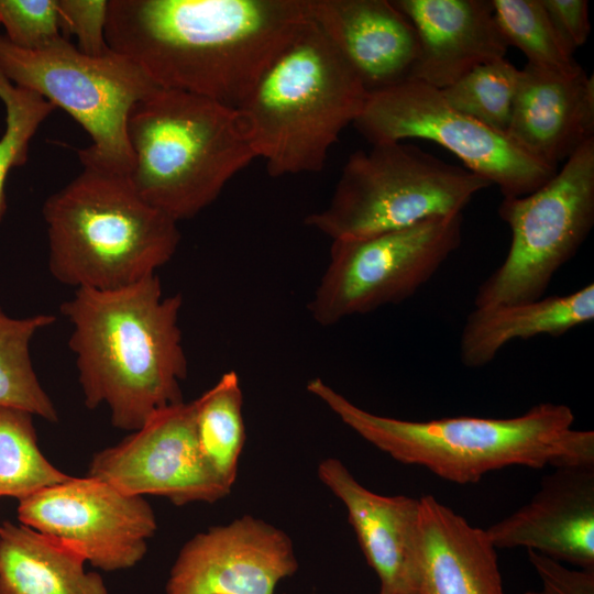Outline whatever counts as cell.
I'll return each instance as SVG.
<instances>
[{
  "label": "cell",
  "mask_w": 594,
  "mask_h": 594,
  "mask_svg": "<svg viewBox=\"0 0 594 594\" xmlns=\"http://www.w3.org/2000/svg\"><path fill=\"white\" fill-rule=\"evenodd\" d=\"M311 20L309 0H110L106 40L156 87L240 109Z\"/></svg>",
  "instance_id": "cell-1"
},
{
  "label": "cell",
  "mask_w": 594,
  "mask_h": 594,
  "mask_svg": "<svg viewBox=\"0 0 594 594\" xmlns=\"http://www.w3.org/2000/svg\"><path fill=\"white\" fill-rule=\"evenodd\" d=\"M182 306L180 294L164 295L157 274L117 289H74L61 305L84 403L107 406L116 428L134 432L184 402Z\"/></svg>",
  "instance_id": "cell-2"
},
{
  "label": "cell",
  "mask_w": 594,
  "mask_h": 594,
  "mask_svg": "<svg viewBox=\"0 0 594 594\" xmlns=\"http://www.w3.org/2000/svg\"><path fill=\"white\" fill-rule=\"evenodd\" d=\"M307 391L344 425L394 460L455 483H477L507 466L594 464V432L573 428L562 404L541 403L513 418L403 420L370 413L314 377Z\"/></svg>",
  "instance_id": "cell-3"
},
{
  "label": "cell",
  "mask_w": 594,
  "mask_h": 594,
  "mask_svg": "<svg viewBox=\"0 0 594 594\" xmlns=\"http://www.w3.org/2000/svg\"><path fill=\"white\" fill-rule=\"evenodd\" d=\"M47 264L58 283L109 290L157 274L180 242L177 221L145 201L129 175L92 166L48 196Z\"/></svg>",
  "instance_id": "cell-4"
},
{
  "label": "cell",
  "mask_w": 594,
  "mask_h": 594,
  "mask_svg": "<svg viewBox=\"0 0 594 594\" xmlns=\"http://www.w3.org/2000/svg\"><path fill=\"white\" fill-rule=\"evenodd\" d=\"M129 178L175 221L196 217L257 157L243 113L215 100L157 88L131 109Z\"/></svg>",
  "instance_id": "cell-5"
},
{
  "label": "cell",
  "mask_w": 594,
  "mask_h": 594,
  "mask_svg": "<svg viewBox=\"0 0 594 594\" xmlns=\"http://www.w3.org/2000/svg\"><path fill=\"white\" fill-rule=\"evenodd\" d=\"M367 91L311 20L279 53L239 109L271 176L318 173Z\"/></svg>",
  "instance_id": "cell-6"
},
{
  "label": "cell",
  "mask_w": 594,
  "mask_h": 594,
  "mask_svg": "<svg viewBox=\"0 0 594 594\" xmlns=\"http://www.w3.org/2000/svg\"><path fill=\"white\" fill-rule=\"evenodd\" d=\"M491 183L403 142L372 145L345 162L328 205L305 224L332 241L362 239L462 213Z\"/></svg>",
  "instance_id": "cell-7"
},
{
  "label": "cell",
  "mask_w": 594,
  "mask_h": 594,
  "mask_svg": "<svg viewBox=\"0 0 594 594\" xmlns=\"http://www.w3.org/2000/svg\"><path fill=\"white\" fill-rule=\"evenodd\" d=\"M0 72L82 127L91 140L78 151L82 166L131 173L128 118L139 100L158 88L132 61L112 50L100 56L84 54L64 36L45 47L24 50L0 35Z\"/></svg>",
  "instance_id": "cell-8"
},
{
  "label": "cell",
  "mask_w": 594,
  "mask_h": 594,
  "mask_svg": "<svg viewBox=\"0 0 594 594\" xmlns=\"http://www.w3.org/2000/svg\"><path fill=\"white\" fill-rule=\"evenodd\" d=\"M498 213L512 242L502 265L479 287L476 308L543 297L557 271L578 252L594 224V139L537 190L503 198Z\"/></svg>",
  "instance_id": "cell-9"
},
{
  "label": "cell",
  "mask_w": 594,
  "mask_h": 594,
  "mask_svg": "<svg viewBox=\"0 0 594 594\" xmlns=\"http://www.w3.org/2000/svg\"><path fill=\"white\" fill-rule=\"evenodd\" d=\"M462 213L429 218L362 239L332 241L329 263L308 304L322 327L399 304L459 249Z\"/></svg>",
  "instance_id": "cell-10"
},
{
  "label": "cell",
  "mask_w": 594,
  "mask_h": 594,
  "mask_svg": "<svg viewBox=\"0 0 594 594\" xmlns=\"http://www.w3.org/2000/svg\"><path fill=\"white\" fill-rule=\"evenodd\" d=\"M353 125L372 145L432 141L496 185L504 198L528 195L557 173V167L534 158L507 134L453 109L440 89L413 79L369 92Z\"/></svg>",
  "instance_id": "cell-11"
},
{
  "label": "cell",
  "mask_w": 594,
  "mask_h": 594,
  "mask_svg": "<svg viewBox=\"0 0 594 594\" xmlns=\"http://www.w3.org/2000/svg\"><path fill=\"white\" fill-rule=\"evenodd\" d=\"M18 518L107 572L139 563L157 529L155 514L143 496L89 475L69 476L20 499Z\"/></svg>",
  "instance_id": "cell-12"
},
{
  "label": "cell",
  "mask_w": 594,
  "mask_h": 594,
  "mask_svg": "<svg viewBox=\"0 0 594 594\" xmlns=\"http://www.w3.org/2000/svg\"><path fill=\"white\" fill-rule=\"evenodd\" d=\"M88 475L127 494L163 496L177 506L215 503L231 491L201 455L194 400L158 413L117 446L96 453Z\"/></svg>",
  "instance_id": "cell-13"
},
{
  "label": "cell",
  "mask_w": 594,
  "mask_h": 594,
  "mask_svg": "<svg viewBox=\"0 0 594 594\" xmlns=\"http://www.w3.org/2000/svg\"><path fill=\"white\" fill-rule=\"evenodd\" d=\"M297 570L289 536L244 515L190 538L169 571L165 594H274Z\"/></svg>",
  "instance_id": "cell-14"
},
{
  "label": "cell",
  "mask_w": 594,
  "mask_h": 594,
  "mask_svg": "<svg viewBox=\"0 0 594 594\" xmlns=\"http://www.w3.org/2000/svg\"><path fill=\"white\" fill-rule=\"evenodd\" d=\"M485 530L496 549L594 569V464L554 468L527 504Z\"/></svg>",
  "instance_id": "cell-15"
},
{
  "label": "cell",
  "mask_w": 594,
  "mask_h": 594,
  "mask_svg": "<svg viewBox=\"0 0 594 594\" xmlns=\"http://www.w3.org/2000/svg\"><path fill=\"white\" fill-rule=\"evenodd\" d=\"M318 477L344 505L380 594H418L419 498L374 493L337 458L319 463Z\"/></svg>",
  "instance_id": "cell-16"
},
{
  "label": "cell",
  "mask_w": 594,
  "mask_h": 594,
  "mask_svg": "<svg viewBox=\"0 0 594 594\" xmlns=\"http://www.w3.org/2000/svg\"><path fill=\"white\" fill-rule=\"evenodd\" d=\"M506 134L534 158L557 167L594 139V77L580 65L552 72L526 64Z\"/></svg>",
  "instance_id": "cell-17"
},
{
  "label": "cell",
  "mask_w": 594,
  "mask_h": 594,
  "mask_svg": "<svg viewBox=\"0 0 594 594\" xmlns=\"http://www.w3.org/2000/svg\"><path fill=\"white\" fill-rule=\"evenodd\" d=\"M410 20L418 55L408 79L443 89L508 48L492 0H392Z\"/></svg>",
  "instance_id": "cell-18"
},
{
  "label": "cell",
  "mask_w": 594,
  "mask_h": 594,
  "mask_svg": "<svg viewBox=\"0 0 594 594\" xmlns=\"http://www.w3.org/2000/svg\"><path fill=\"white\" fill-rule=\"evenodd\" d=\"M312 20L367 94L408 79L418 55L410 20L389 0H309Z\"/></svg>",
  "instance_id": "cell-19"
},
{
  "label": "cell",
  "mask_w": 594,
  "mask_h": 594,
  "mask_svg": "<svg viewBox=\"0 0 594 594\" xmlns=\"http://www.w3.org/2000/svg\"><path fill=\"white\" fill-rule=\"evenodd\" d=\"M418 594H506L486 530L432 495L419 498Z\"/></svg>",
  "instance_id": "cell-20"
},
{
  "label": "cell",
  "mask_w": 594,
  "mask_h": 594,
  "mask_svg": "<svg viewBox=\"0 0 594 594\" xmlns=\"http://www.w3.org/2000/svg\"><path fill=\"white\" fill-rule=\"evenodd\" d=\"M594 319V285L531 301L476 308L466 317L460 358L466 367L492 362L508 342L537 336L559 337Z\"/></svg>",
  "instance_id": "cell-21"
},
{
  "label": "cell",
  "mask_w": 594,
  "mask_h": 594,
  "mask_svg": "<svg viewBox=\"0 0 594 594\" xmlns=\"http://www.w3.org/2000/svg\"><path fill=\"white\" fill-rule=\"evenodd\" d=\"M68 544L23 524L0 526V594H109Z\"/></svg>",
  "instance_id": "cell-22"
},
{
  "label": "cell",
  "mask_w": 594,
  "mask_h": 594,
  "mask_svg": "<svg viewBox=\"0 0 594 594\" xmlns=\"http://www.w3.org/2000/svg\"><path fill=\"white\" fill-rule=\"evenodd\" d=\"M195 429L202 458L218 479L232 488L246 435L243 394L235 371H229L194 400Z\"/></svg>",
  "instance_id": "cell-23"
},
{
  "label": "cell",
  "mask_w": 594,
  "mask_h": 594,
  "mask_svg": "<svg viewBox=\"0 0 594 594\" xmlns=\"http://www.w3.org/2000/svg\"><path fill=\"white\" fill-rule=\"evenodd\" d=\"M54 321L55 317L46 314L14 318L0 307V406L22 409L50 422L58 421V413L37 378L30 348L34 336Z\"/></svg>",
  "instance_id": "cell-24"
},
{
  "label": "cell",
  "mask_w": 594,
  "mask_h": 594,
  "mask_svg": "<svg viewBox=\"0 0 594 594\" xmlns=\"http://www.w3.org/2000/svg\"><path fill=\"white\" fill-rule=\"evenodd\" d=\"M30 413L0 406V497L19 501L69 475L41 452Z\"/></svg>",
  "instance_id": "cell-25"
},
{
  "label": "cell",
  "mask_w": 594,
  "mask_h": 594,
  "mask_svg": "<svg viewBox=\"0 0 594 594\" xmlns=\"http://www.w3.org/2000/svg\"><path fill=\"white\" fill-rule=\"evenodd\" d=\"M492 3L506 43L520 50L527 64L552 72H569L579 66L541 0H492Z\"/></svg>",
  "instance_id": "cell-26"
},
{
  "label": "cell",
  "mask_w": 594,
  "mask_h": 594,
  "mask_svg": "<svg viewBox=\"0 0 594 594\" xmlns=\"http://www.w3.org/2000/svg\"><path fill=\"white\" fill-rule=\"evenodd\" d=\"M518 76L519 69L503 58L475 67L440 92L453 109L506 134Z\"/></svg>",
  "instance_id": "cell-27"
},
{
  "label": "cell",
  "mask_w": 594,
  "mask_h": 594,
  "mask_svg": "<svg viewBox=\"0 0 594 594\" xmlns=\"http://www.w3.org/2000/svg\"><path fill=\"white\" fill-rule=\"evenodd\" d=\"M0 100L6 109V129L0 138V222L7 210L6 180L9 172L25 164L30 142L55 107L34 91L12 84L0 72Z\"/></svg>",
  "instance_id": "cell-28"
},
{
  "label": "cell",
  "mask_w": 594,
  "mask_h": 594,
  "mask_svg": "<svg viewBox=\"0 0 594 594\" xmlns=\"http://www.w3.org/2000/svg\"><path fill=\"white\" fill-rule=\"evenodd\" d=\"M0 25L10 43L24 50L45 47L63 36L57 0H0Z\"/></svg>",
  "instance_id": "cell-29"
},
{
  "label": "cell",
  "mask_w": 594,
  "mask_h": 594,
  "mask_svg": "<svg viewBox=\"0 0 594 594\" xmlns=\"http://www.w3.org/2000/svg\"><path fill=\"white\" fill-rule=\"evenodd\" d=\"M63 36L75 35L77 48L90 56L109 53L106 40L107 0H57Z\"/></svg>",
  "instance_id": "cell-30"
},
{
  "label": "cell",
  "mask_w": 594,
  "mask_h": 594,
  "mask_svg": "<svg viewBox=\"0 0 594 594\" xmlns=\"http://www.w3.org/2000/svg\"><path fill=\"white\" fill-rule=\"evenodd\" d=\"M528 559L541 587L524 594H594V569H570L535 551H528Z\"/></svg>",
  "instance_id": "cell-31"
},
{
  "label": "cell",
  "mask_w": 594,
  "mask_h": 594,
  "mask_svg": "<svg viewBox=\"0 0 594 594\" xmlns=\"http://www.w3.org/2000/svg\"><path fill=\"white\" fill-rule=\"evenodd\" d=\"M557 32L574 53L588 38L591 22L586 0H541Z\"/></svg>",
  "instance_id": "cell-32"
}]
</instances>
